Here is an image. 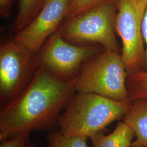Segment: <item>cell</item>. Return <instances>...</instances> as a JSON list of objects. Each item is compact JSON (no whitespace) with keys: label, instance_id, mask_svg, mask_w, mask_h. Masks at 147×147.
Listing matches in <instances>:
<instances>
[{"label":"cell","instance_id":"6","mask_svg":"<svg viewBox=\"0 0 147 147\" xmlns=\"http://www.w3.org/2000/svg\"><path fill=\"white\" fill-rule=\"evenodd\" d=\"M147 0H117L115 27L122 42L121 57L128 74L139 71L144 61L142 20Z\"/></svg>","mask_w":147,"mask_h":147},{"label":"cell","instance_id":"8","mask_svg":"<svg viewBox=\"0 0 147 147\" xmlns=\"http://www.w3.org/2000/svg\"><path fill=\"white\" fill-rule=\"evenodd\" d=\"M71 0H45L42 10L24 28L16 33L14 41L36 55L49 37L67 18Z\"/></svg>","mask_w":147,"mask_h":147},{"label":"cell","instance_id":"1","mask_svg":"<svg viewBox=\"0 0 147 147\" xmlns=\"http://www.w3.org/2000/svg\"><path fill=\"white\" fill-rule=\"evenodd\" d=\"M77 76L64 79L39 65L20 94L0 110V141L21 133L53 131L76 92Z\"/></svg>","mask_w":147,"mask_h":147},{"label":"cell","instance_id":"5","mask_svg":"<svg viewBox=\"0 0 147 147\" xmlns=\"http://www.w3.org/2000/svg\"><path fill=\"white\" fill-rule=\"evenodd\" d=\"M36 55L16 43L13 38L0 47V102L15 99L29 84L37 69Z\"/></svg>","mask_w":147,"mask_h":147},{"label":"cell","instance_id":"9","mask_svg":"<svg viewBox=\"0 0 147 147\" xmlns=\"http://www.w3.org/2000/svg\"><path fill=\"white\" fill-rule=\"evenodd\" d=\"M133 101L124 119L136 136L131 147H147V100L140 99Z\"/></svg>","mask_w":147,"mask_h":147},{"label":"cell","instance_id":"10","mask_svg":"<svg viewBox=\"0 0 147 147\" xmlns=\"http://www.w3.org/2000/svg\"><path fill=\"white\" fill-rule=\"evenodd\" d=\"M135 135L134 131L123 121L118 123L110 134L105 135L102 132L89 138L93 147H131Z\"/></svg>","mask_w":147,"mask_h":147},{"label":"cell","instance_id":"4","mask_svg":"<svg viewBox=\"0 0 147 147\" xmlns=\"http://www.w3.org/2000/svg\"><path fill=\"white\" fill-rule=\"evenodd\" d=\"M117 0H102L78 15L67 18L58 32L78 45L98 43L107 51H118L115 20Z\"/></svg>","mask_w":147,"mask_h":147},{"label":"cell","instance_id":"3","mask_svg":"<svg viewBox=\"0 0 147 147\" xmlns=\"http://www.w3.org/2000/svg\"><path fill=\"white\" fill-rule=\"evenodd\" d=\"M121 55L107 51L88 59L77 75L76 92L90 93L117 101L130 100L128 76Z\"/></svg>","mask_w":147,"mask_h":147},{"label":"cell","instance_id":"13","mask_svg":"<svg viewBox=\"0 0 147 147\" xmlns=\"http://www.w3.org/2000/svg\"><path fill=\"white\" fill-rule=\"evenodd\" d=\"M85 136L66 135L60 131H51L47 136L48 147H89Z\"/></svg>","mask_w":147,"mask_h":147},{"label":"cell","instance_id":"14","mask_svg":"<svg viewBox=\"0 0 147 147\" xmlns=\"http://www.w3.org/2000/svg\"><path fill=\"white\" fill-rule=\"evenodd\" d=\"M102 0H71L70 5L66 18L73 16L87 11L96 5Z\"/></svg>","mask_w":147,"mask_h":147},{"label":"cell","instance_id":"18","mask_svg":"<svg viewBox=\"0 0 147 147\" xmlns=\"http://www.w3.org/2000/svg\"><path fill=\"white\" fill-rule=\"evenodd\" d=\"M25 147H36L34 144H33L32 143H31L30 142H28L26 145L25 146Z\"/></svg>","mask_w":147,"mask_h":147},{"label":"cell","instance_id":"11","mask_svg":"<svg viewBox=\"0 0 147 147\" xmlns=\"http://www.w3.org/2000/svg\"><path fill=\"white\" fill-rule=\"evenodd\" d=\"M45 0H20L18 13L15 19L16 32L26 27L42 10Z\"/></svg>","mask_w":147,"mask_h":147},{"label":"cell","instance_id":"7","mask_svg":"<svg viewBox=\"0 0 147 147\" xmlns=\"http://www.w3.org/2000/svg\"><path fill=\"white\" fill-rule=\"evenodd\" d=\"M98 48L69 42L56 31L36 55L37 63L64 79L76 76L88 59L97 55Z\"/></svg>","mask_w":147,"mask_h":147},{"label":"cell","instance_id":"2","mask_svg":"<svg viewBox=\"0 0 147 147\" xmlns=\"http://www.w3.org/2000/svg\"><path fill=\"white\" fill-rule=\"evenodd\" d=\"M131 101H117L90 93L76 92L59 116L63 134L90 138L102 132L111 123L125 117Z\"/></svg>","mask_w":147,"mask_h":147},{"label":"cell","instance_id":"15","mask_svg":"<svg viewBox=\"0 0 147 147\" xmlns=\"http://www.w3.org/2000/svg\"><path fill=\"white\" fill-rule=\"evenodd\" d=\"M30 133H21L1 141L0 147H25L30 140Z\"/></svg>","mask_w":147,"mask_h":147},{"label":"cell","instance_id":"12","mask_svg":"<svg viewBox=\"0 0 147 147\" xmlns=\"http://www.w3.org/2000/svg\"><path fill=\"white\" fill-rule=\"evenodd\" d=\"M127 87L130 101L147 100V70L129 74Z\"/></svg>","mask_w":147,"mask_h":147},{"label":"cell","instance_id":"17","mask_svg":"<svg viewBox=\"0 0 147 147\" xmlns=\"http://www.w3.org/2000/svg\"><path fill=\"white\" fill-rule=\"evenodd\" d=\"M142 34L143 42L146 45L144 63L147 67V5L142 20Z\"/></svg>","mask_w":147,"mask_h":147},{"label":"cell","instance_id":"16","mask_svg":"<svg viewBox=\"0 0 147 147\" xmlns=\"http://www.w3.org/2000/svg\"><path fill=\"white\" fill-rule=\"evenodd\" d=\"M16 0H0V15L3 18H9L13 5Z\"/></svg>","mask_w":147,"mask_h":147}]
</instances>
